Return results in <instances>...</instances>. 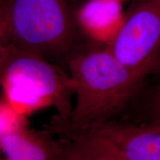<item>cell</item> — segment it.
Listing matches in <instances>:
<instances>
[{"label": "cell", "instance_id": "6da1fadb", "mask_svg": "<svg viewBox=\"0 0 160 160\" xmlns=\"http://www.w3.org/2000/svg\"><path fill=\"white\" fill-rule=\"evenodd\" d=\"M75 102L66 120L54 117L47 128L75 131L112 121L137 94L142 79L126 68L109 48L85 43L66 64Z\"/></svg>", "mask_w": 160, "mask_h": 160}, {"label": "cell", "instance_id": "30bf717a", "mask_svg": "<svg viewBox=\"0 0 160 160\" xmlns=\"http://www.w3.org/2000/svg\"><path fill=\"white\" fill-rule=\"evenodd\" d=\"M154 97L155 99H160V83L159 84V85L157 86V89H156Z\"/></svg>", "mask_w": 160, "mask_h": 160}, {"label": "cell", "instance_id": "8fae6325", "mask_svg": "<svg viewBox=\"0 0 160 160\" xmlns=\"http://www.w3.org/2000/svg\"><path fill=\"white\" fill-rule=\"evenodd\" d=\"M2 2V0H0V5H1Z\"/></svg>", "mask_w": 160, "mask_h": 160}, {"label": "cell", "instance_id": "3957f363", "mask_svg": "<svg viewBox=\"0 0 160 160\" xmlns=\"http://www.w3.org/2000/svg\"><path fill=\"white\" fill-rule=\"evenodd\" d=\"M0 82L5 102L20 117L48 107L60 120L71 115L75 92L68 72L43 58L8 44L0 53Z\"/></svg>", "mask_w": 160, "mask_h": 160}, {"label": "cell", "instance_id": "52a82bcc", "mask_svg": "<svg viewBox=\"0 0 160 160\" xmlns=\"http://www.w3.org/2000/svg\"><path fill=\"white\" fill-rule=\"evenodd\" d=\"M57 137V160H128L111 143L82 131L53 132Z\"/></svg>", "mask_w": 160, "mask_h": 160}, {"label": "cell", "instance_id": "5b68a950", "mask_svg": "<svg viewBox=\"0 0 160 160\" xmlns=\"http://www.w3.org/2000/svg\"><path fill=\"white\" fill-rule=\"evenodd\" d=\"M97 135L128 160H160V126L137 125L116 120L77 130Z\"/></svg>", "mask_w": 160, "mask_h": 160}, {"label": "cell", "instance_id": "277c9868", "mask_svg": "<svg viewBox=\"0 0 160 160\" xmlns=\"http://www.w3.org/2000/svg\"><path fill=\"white\" fill-rule=\"evenodd\" d=\"M110 51L144 79L160 65V0H141L115 33Z\"/></svg>", "mask_w": 160, "mask_h": 160}, {"label": "cell", "instance_id": "8992f818", "mask_svg": "<svg viewBox=\"0 0 160 160\" xmlns=\"http://www.w3.org/2000/svg\"><path fill=\"white\" fill-rule=\"evenodd\" d=\"M58 151L57 137L47 128L37 131L21 123L0 137V160H57Z\"/></svg>", "mask_w": 160, "mask_h": 160}, {"label": "cell", "instance_id": "7a4b0ae2", "mask_svg": "<svg viewBox=\"0 0 160 160\" xmlns=\"http://www.w3.org/2000/svg\"><path fill=\"white\" fill-rule=\"evenodd\" d=\"M8 44L66 70L82 46V33L68 0H2Z\"/></svg>", "mask_w": 160, "mask_h": 160}, {"label": "cell", "instance_id": "ba28073f", "mask_svg": "<svg viewBox=\"0 0 160 160\" xmlns=\"http://www.w3.org/2000/svg\"><path fill=\"white\" fill-rule=\"evenodd\" d=\"M6 45H8L7 31H6V25L2 10L0 5V52Z\"/></svg>", "mask_w": 160, "mask_h": 160}, {"label": "cell", "instance_id": "9c48e42d", "mask_svg": "<svg viewBox=\"0 0 160 160\" xmlns=\"http://www.w3.org/2000/svg\"><path fill=\"white\" fill-rule=\"evenodd\" d=\"M153 119L152 124L160 126V99L154 100V108H153Z\"/></svg>", "mask_w": 160, "mask_h": 160}]
</instances>
